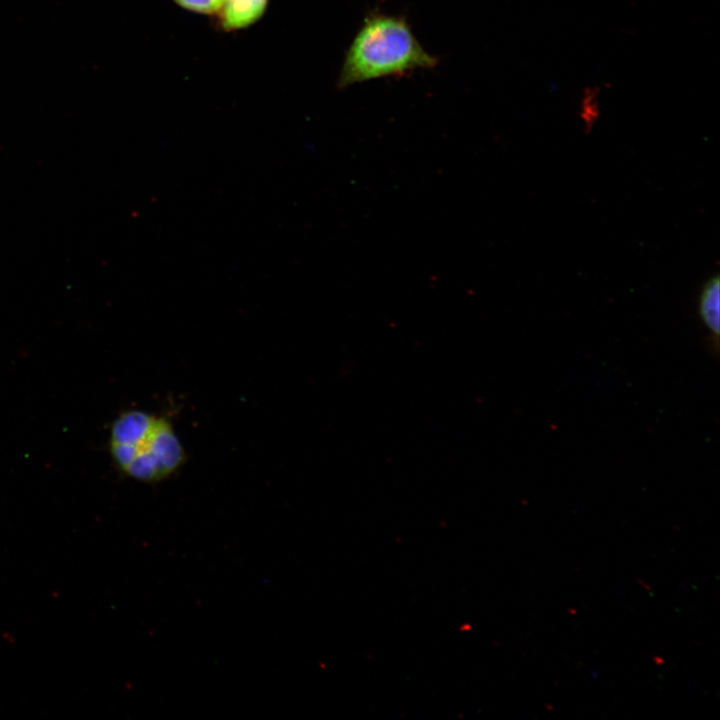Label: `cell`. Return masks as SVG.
Here are the masks:
<instances>
[{
  "label": "cell",
  "mask_w": 720,
  "mask_h": 720,
  "mask_svg": "<svg viewBox=\"0 0 720 720\" xmlns=\"http://www.w3.org/2000/svg\"><path fill=\"white\" fill-rule=\"evenodd\" d=\"M438 63L404 17L373 12L365 17L345 53L337 87L400 77L414 70L433 69Z\"/></svg>",
  "instance_id": "6da1fadb"
},
{
  "label": "cell",
  "mask_w": 720,
  "mask_h": 720,
  "mask_svg": "<svg viewBox=\"0 0 720 720\" xmlns=\"http://www.w3.org/2000/svg\"><path fill=\"white\" fill-rule=\"evenodd\" d=\"M109 448L124 474L150 484L171 477L187 459L172 423L166 417L137 409L115 419Z\"/></svg>",
  "instance_id": "7a4b0ae2"
},
{
  "label": "cell",
  "mask_w": 720,
  "mask_h": 720,
  "mask_svg": "<svg viewBox=\"0 0 720 720\" xmlns=\"http://www.w3.org/2000/svg\"><path fill=\"white\" fill-rule=\"evenodd\" d=\"M269 0H225L215 15L217 26L236 31L255 24L265 13Z\"/></svg>",
  "instance_id": "3957f363"
},
{
  "label": "cell",
  "mask_w": 720,
  "mask_h": 720,
  "mask_svg": "<svg viewBox=\"0 0 720 720\" xmlns=\"http://www.w3.org/2000/svg\"><path fill=\"white\" fill-rule=\"evenodd\" d=\"M720 280L718 274L712 276L702 287L699 296V314L709 331L711 344L715 351L719 348L720 330Z\"/></svg>",
  "instance_id": "277c9868"
},
{
  "label": "cell",
  "mask_w": 720,
  "mask_h": 720,
  "mask_svg": "<svg viewBox=\"0 0 720 720\" xmlns=\"http://www.w3.org/2000/svg\"><path fill=\"white\" fill-rule=\"evenodd\" d=\"M225 0H174L183 9L191 12L215 16Z\"/></svg>",
  "instance_id": "5b68a950"
},
{
  "label": "cell",
  "mask_w": 720,
  "mask_h": 720,
  "mask_svg": "<svg viewBox=\"0 0 720 720\" xmlns=\"http://www.w3.org/2000/svg\"><path fill=\"white\" fill-rule=\"evenodd\" d=\"M598 88H586L582 97V115L591 124L598 115Z\"/></svg>",
  "instance_id": "8992f818"
}]
</instances>
